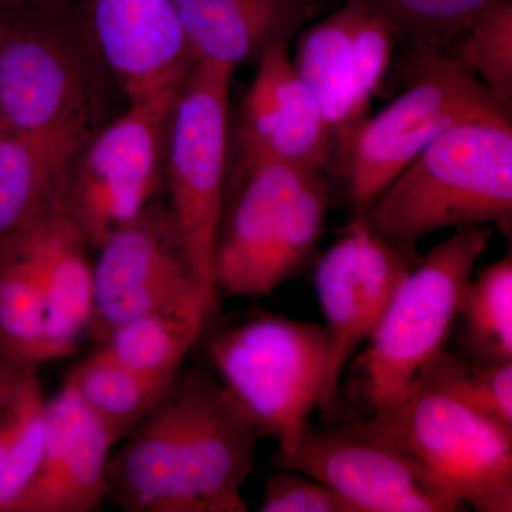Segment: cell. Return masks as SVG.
I'll return each mask as SVG.
<instances>
[{
    "mask_svg": "<svg viewBox=\"0 0 512 512\" xmlns=\"http://www.w3.org/2000/svg\"><path fill=\"white\" fill-rule=\"evenodd\" d=\"M264 436L211 373H177L107 468L109 497L127 512H245L241 488Z\"/></svg>",
    "mask_w": 512,
    "mask_h": 512,
    "instance_id": "6da1fadb",
    "label": "cell"
},
{
    "mask_svg": "<svg viewBox=\"0 0 512 512\" xmlns=\"http://www.w3.org/2000/svg\"><path fill=\"white\" fill-rule=\"evenodd\" d=\"M379 237L403 249L448 228L512 229L510 114L448 128L360 215Z\"/></svg>",
    "mask_w": 512,
    "mask_h": 512,
    "instance_id": "7a4b0ae2",
    "label": "cell"
},
{
    "mask_svg": "<svg viewBox=\"0 0 512 512\" xmlns=\"http://www.w3.org/2000/svg\"><path fill=\"white\" fill-rule=\"evenodd\" d=\"M238 163L225 184L215 289L268 295L301 269L322 237L329 187L323 171L241 153Z\"/></svg>",
    "mask_w": 512,
    "mask_h": 512,
    "instance_id": "3957f363",
    "label": "cell"
},
{
    "mask_svg": "<svg viewBox=\"0 0 512 512\" xmlns=\"http://www.w3.org/2000/svg\"><path fill=\"white\" fill-rule=\"evenodd\" d=\"M117 92L66 10L0 8V124L19 136H92Z\"/></svg>",
    "mask_w": 512,
    "mask_h": 512,
    "instance_id": "277c9868",
    "label": "cell"
},
{
    "mask_svg": "<svg viewBox=\"0 0 512 512\" xmlns=\"http://www.w3.org/2000/svg\"><path fill=\"white\" fill-rule=\"evenodd\" d=\"M491 238L488 225L454 229L404 276L356 359L360 396L370 413L396 406L446 350L474 268Z\"/></svg>",
    "mask_w": 512,
    "mask_h": 512,
    "instance_id": "5b68a950",
    "label": "cell"
},
{
    "mask_svg": "<svg viewBox=\"0 0 512 512\" xmlns=\"http://www.w3.org/2000/svg\"><path fill=\"white\" fill-rule=\"evenodd\" d=\"M177 92L128 104L73 151L57 178L50 208L99 249L138 217L165 187L168 117Z\"/></svg>",
    "mask_w": 512,
    "mask_h": 512,
    "instance_id": "8992f818",
    "label": "cell"
},
{
    "mask_svg": "<svg viewBox=\"0 0 512 512\" xmlns=\"http://www.w3.org/2000/svg\"><path fill=\"white\" fill-rule=\"evenodd\" d=\"M208 355L221 383L264 436L291 454L322 403L329 348L319 323L264 315L218 330Z\"/></svg>",
    "mask_w": 512,
    "mask_h": 512,
    "instance_id": "52a82bcc",
    "label": "cell"
},
{
    "mask_svg": "<svg viewBox=\"0 0 512 512\" xmlns=\"http://www.w3.org/2000/svg\"><path fill=\"white\" fill-rule=\"evenodd\" d=\"M367 421L400 444L448 495L478 512L512 511V427L420 375L392 409Z\"/></svg>",
    "mask_w": 512,
    "mask_h": 512,
    "instance_id": "ba28073f",
    "label": "cell"
},
{
    "mask_svg": "<svg viewBox=\"0 0 512 512\" xmlns=\"http://www.w3.org/2000/svg\"><path fill=\"white\" fill-rule=\"evenodd\" d=\"M412 82L357 128L342 161L353 215L365 214L394 178L448 128L510 114L476 74L446 53L413 57Z\"/></svg>",
    "mask_w": 512,
    "mask_h": 512,
    "instance_id": "9c48e42d",
    "label": "cell"
},
{
    "mask_svg": "<svg viewBox=\"0 0 512 512\" xmlns=\"http://www.w3.org/2000/svg\"><path fill=\"white\" fill-rule=\"evenodd\" d=\"M232 74L231 67L198 62L175 96L165 136L168 207L195 274L217 299L214 258L228 177Z\"/></svg>",
    "mask_w": 512,
    "mask_h": 512,
    "instance_id": "30bf717a",
    "label": "cell"
},
{
    "mask_svg": "<svg viewBox=\"0 0 512 512\" xmlns=\"http://www.w3.org/2000/svg\"><path fill=\"white\" fill-rule=\"evenodd\" d=\"M86 332L104 342L128 320L160 312L210 311L218 299L201 284L168 204L157 198L99 248Z\"/></svg>",
    "mask_w": 512,
    "mask_h": 512,
    "instance_id": "8fae6325",
    "label": "cell"
},
{
    "mask_svg": "<svg viewBox=\"0 0 512 512\" xmlns=\"http://www.w3.org/2000/svg\"><path fill=\"white\" fill-rule=\"evenodd\" d=\"M275 461L328 485L355 512L466 510L409 451L367 419L336 429H309L291 454H276Z\"/></svg>",
    "mask_w": 512,
    "mask_h": 512,
    "instance_id": "7c38bea8",
    "label": "cell"
},
{
    "mask_svg": "<svg viewBox=\"0 0 512 512\" xmlns=\"http://www.w3.org/2000/svg\"><path fill=\"white\" fill-rule=\"evenodd\" d=\"M414 249L379 237L360 215L320 258L316 293L325 319L329 348L328 377L319 409H333L343 370L369 339L394 292L416 264Z\"/></svg>",
    "mask_w": 512,
    "mask_h": 512,
    "instance_id": "4fadbf2b",
    "label": "cell"
},
{
    "mask_svg": "<svg viewBox=\"0 0 512 512\" xmlns=\"http://www.w3.org/2000/svg\"><path fill=\"white\" fill-rule=\"evenodd\" d=\"M79 22L128 104L177 92L197 66L175 0H83Z\"/></svg>",
    "mask_w": 512,
    "mask_h": 512,
    "instance_id": "5bb4252c",
    "label": "cell"
},
{
    "mask_svg": "<svg viewBox=\"0 0 512 512\" xmlns=\"http://www.w3.org/2000/svg\"><path fill=\"white\" fill-rule=\"evenodd\" d=\"M116 446L69 384L47 402L46 436L35 474L8 512H92L109 497Z\"/></svg>",
    "mask_w": 512,
    "mask_h": 512,
    "instance_id": "9a60e30c",
    "label": "cell"
},
{
    "mask_svg": "<svg viewBox=\"0 0 512 512\" xmlns=\"http://www.w3.org/2000/svg\"><path fill=\"white\" fill-rule=\"evenodd\" d=\"M256 64L242 104L239 153L325 173L333 154L332 133L293 66L288 43L269 47Z\"/></svg>",
    "mask_w": 512,
    "mask_h": 512,
    "instance_id": "2e32d148",
    "label": "cell"
},
{
    "mask_svg": "<svg viewBox=\"0 0 512 512\" xmlns=\"http://www.w3.org/2000/svg\"><path fill=\"white\" fill-rule=\"evenodd\" d=\"M198 62H258L276 43L293 37L315 16L318 0H175Z\"/></svg>",
    "mask_w": 512,
    "mask_h": 512,
    "instance_id": "e0dca14e",
    "label": "cell"
},
{
    "mask_svg": "<svg viewBox=\"0 0 512 512\" xmlns=\"http://www.w3.org/2000/svg\"><path fill=\"white\" fill-rule=\"evenodd\" d=\"M36 266L46 338L63 357L77 352L93 306V265L82 238L52 208L18 231Z\"/></svg>",
    "mask_w": 512,
    "mask_h": 512,
    "instance_id": "ac0fdd59",
    "label": "cell"
},
{
    "mask_svg": "<svg viewBox=\"0 0 512 512\" xmlns=\"http://www.w3.org/2000/svg\"><path fill=\"white\" fill-rule=\"evenodd\" d=\"M366 0H348L328 18L299 33L293 66L311 90L333 138V151L345 154L356 133L353 119L352 33Z\"/></svg>",
    "mask_w": 512,
    "mask_h": 512,
    "instance_id": "d6986e66",
    "label": "cell"
},
{
    "mask_svg": "<svg viewBox=\"0 0 512 512\" xmlns=\"http://www.w3.org/2000/svg\"><path fill=\"white\" fill-rule=\"evenodd\" d=\"M86 138L0 133V245L49 208L64 164Z\"/></svg>",
    "mask_w": 512,
    "mask_h": 512,
    "instance_id": "ffe728a7",
    "label": "cell"
},
{
    "mask_svg": "<svg viewBox=\"0 0 512 512\" xmlns=\"http://www.w3.org/2000/svg\"><path fill=\"white\" fill-rule=\"evenodd\" d=\"M0 348L36 366L63 357L46 338L42 285L19 232L0 245Z\"/></svg>",
    "mask_w": 512,
    "mask_h": 512,
    "instance_id": "44dd1931",
    "label": "cell"
},
{
    "mask_svg": "<svg viewBox=\"0 0 512 512\" xmlns=\"http://www.w3.org/2000/svg\"><path fill=\"white\" fill-rule=\"evenodd\" d=\"M173 380L138 373L97 349L73 367L66 384L117 444L151 412Z\"/></svg>",
    "mask_w": 512,
    "mask_h": 512,
    "instance_id": "7402d4cb",
    "label": "cell"
},
{
    "mask_svg": "<svg viewBox=\"0 0 512 512\" xmlns=\"http://www.w3.org/2000/svg\"><path fill=\"white\" fill-rule=\"evenodd\" d=\"M211 312H160L117 326L100 352L143 375L173 380L198 342Z\"/></svg>",
    "mask_w": 512,
    "mask_h": 512,
    "instance_id": "603a6c76",
    "label": "cell"
},
{
    "mask_svg": "<svg viewBox=\"0 0 512 512\" xmlns=\"http://www.w3.org/2000/svg\"><path fill=\"white\" fill-rule=\"evenodd\" d=\"M470 362H512V258L505 255L471 278L460 315Z\"/></svg>",
    "mask_w": 512,
    "mask_h": 512,
    "instance_id": "cb8c5ba5",
    "label": "cell"
},
{
    "mask_svg": "<svg viewBox=\"0 0 512 512\" xmlns=\"http://www.w3.org/2000/svg\"><path fill=\"white\" fill-rule=\"evenodd\" d=\"M46 409L35 370L0 412V512L9 511L35 474L45 444Z\"/></svg>",
    "mask_w": 512,
    "mask_h": 512,
    "instance_id": "d4e9b609",
    "label": "cell"
},
{
    "mask_svg": "<svg viewBox=\"0 0 512 512\" xmlns=\"http://www.w3.org/2000/svg\"><path fill=\"white\" fill-rule=\"evenodd\" d=\"M458 46V63L476 74L507 109L512 101V2L493 0L471 20Z\"/></svg>",
    "mask_w": 512,
    "mask_h": 512,
    "instance_id": "484cf974",
    "label": "cell"
},
{
    "mask_svg": "<svg viewBox=\"0 0 512 512\" xmlns=\"http://www.w3.org/2000/svg\"><path fill=\"white\" fill-rule=\"evenodd\" d=\"M493 0H367L389 20L397 36L413 43V57L440 55L463 35L471 20Z\"/></svg>",
    "mask_w": 512,
    "mask_h": 512,
    "instance_id": "4316f807",
    "label": "cell"
},
{
    "mask_svg": "<svg viewBox=\"0 0 512 512\" xmlns=\"http://www.w3.org/2000/svg\"><path fill=\"white\" fill-rule=\"evenodd\" d=\"M420 375L484 416L512 427V362L483 365L443 350Z\"/></svg>",
    "mask_w": 512,
    "mask_h": 512,
    "instance_id": "83f0119b",
    "label": "cell"
},
{
    "mask_svg": "<svg viewBox=\"0 0 512 512\" xmlns=\"http://www.w3.org/2000/svg\"><path fill=\"white\" fill-rule=\"evenodd\" d=\"M396 32L389 20L367 3L356 20L352 33L353 119L356 131L367 119L370 103L379 92L392 62Z\"/></svg>",
    "mask_w": 512,
    "mask_h": 512,
    "instance_id": "f1b7e54d",
    "label": "cell"
},
{
    "mask_svg": "<svg viewBox=\"0 0 512 512\" xmlns=\"http://www.w3.org/2000/svg\"><path fill=\"white\" fill-rule=\"evenodd\" d=\"M262 512H355L328 485L298 471L286 470L266 480Z\"/></svg>",
    "mask_w": 512,
    "mask_h": 512,
    "instance_id": "f546056e",
    "label": "cell"
},
{
    "mask_svg": "<svg viewBox=\"0 0 512 512\" xmlns=\"http://www.w3.org/2000/svg\"><path fill=\"white\" fill-rule=\"evenodd\" d=\"M37 366L0 348V412L15 394L20 383L35 372Z\"/></svg>",
    "mask_w": 512,
    "mask_h": 512,
    "instance_id": "4dcf8cb0",
    "label": "cell"
},
{
    "mask_svg": "<svg viewBox=\"0 0 512 512\" xmlns=\"http://www.w3.org/2000/svg\"><path fill=\"white\" fill-rule=\"evenodd\" d=\"M67 3L69 0H0V8L22 6V8L66 10Z\"/></svg>",
    "mask_w": 512,
    "mask_h": 512,
    "instance_id": "1f68e13d",
    "label": "cell"
},
{
    "mask_svg": "<svg viewBox=\"0 0 512 512\" xmlns=\"http://www.w3.org/2000/svg\"><path fill=\"white\" fill-rule=\"evenodd\" d=\"M0 133H3L2 124H0Z\"/></svg>",
    "mask_w": 512,
    "mask_h": 512,
    "instance_id": "d6a6232c",
    "label": "cell"
}]
</instances>
